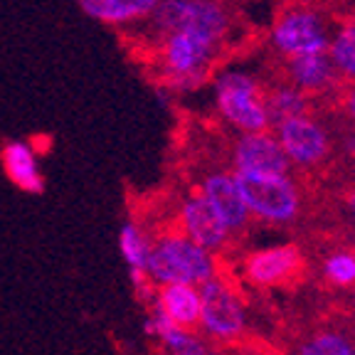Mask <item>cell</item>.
<instances>
[{
    "mask_svg": "<svg viewBox=\"0 0 355 355\" xmlns=\"http://www.w3.org/2000/svg\"><path fill=\"white\" fill-rule=\"evenodd\" d=\"M150 47L161 82L178 92H193L205 82L222 50L195 33H171L150 42Z\"/></svg>",
    "mask_w": 355,
    "mask_h": 355,
    "instance_id": "obj_1",
    "label": "cell"
},
{
    "mask_svg": "<svg viewBox=\"0 0 355 355\" xmlns=\"http://www.w3.org/2000/svg\"><path fill=\"white\" fill-rule=\"evenodd\" d=\"M232 25V12L222 0H161L144 22L150 42L171 33H195L220 47L230 40Z\"/></svg>",
    "mask_w": 355,
    "mask_h": 355,
    "instance_id": "obj_2",
    "label": "cell"
},
{
    "mask_svg": "<svg viewBox=\"0 0 355 355\" xmlns=\"http://www.w3.org/2000/svg\"><path fill=\"white\" fill-rule=\"evenodd\" d=\"M146 274L155 286L166 284H205L217 277L212 254L185 237L180 230H171L150 239Z\"/></svg>",
    "mask_w": 355,
    "mask_h": 355,
    "instance_id": "obj_3",
    "label": "cell"
},
{
    "mask_svg": "<svg viewBox=\"0 0 355 355\" xmlns=\"http://www.w3.org/2000/svg\"><path fill=\"white\" fill-rule=\"evenodd\" d=\"M215 104L220 116L242 133L269 131L264 87L242 69H227L215 77Z\"/></svg>",
    "mask_w": 355,
    "mask_h": 355,
    "instance_id": "obj_4",
    "label": "cell"
},
{
    "mask_svg": "<svg viewBox=\"0 0 355 355\" xmlns=\"http://www.w3.org/2000/svg\"><path fill=\"white\" fill-rule=\"evenodd\" d=\"M250 215L272 225L294 222L301 212V193L288 175H247L232 173Z\"/></svg>",
    "mask_w": 355,
    "mask_h": 355,
    "instance_id": "obj_5",
    "label": "cell"
},
{
    "mask_svg": "<svg viewBox=\"0 0 355 355\" xmlns=\"http://www.w3.org/2000/svg\"><path fill=\"white\" fill-rule=\"evenodd\" d=\"M274 50L284 55V60L301 55H318V52H328L331 44V33L328 25L316 10L304 6H291L274 20L272 28Z\"/></svg>",
    "mask_w": 355,
    "mask_h": 355,
    "instance_id": "obj_6",
    "label": "cell"
},
{
    "mask_svg": "<svg viewBox=\"0 0 355 355\" xmlns=\"http://www.w3.org/2000/svg\"><path fill=\"white\" fill-rule=\"evenodd\" d=\"M200 301H202V316L200 328L215 340H237L247 326L244 306L239 296L234 294L220 277H212L210 282L200 284Z\"/></svg>",
    "mask_w": 355,
    "mask_h": 355,
    "instance_id": "obj_7",
    "label": "cell"
},
{
    "mask_svg": "<svg viewBox=\"0 0 355 355\" xmlns=\"http://www.w3.org/2000/svg\"><path fill=\"white\" fill-rule=\"evenodd\" d=\"M277 141L282 144L288 163L299 168H316L331 155V133L318 119L296 116L277 126Z\"/></svg>",
    "mask_w": 355,
    "mask_h": 355,
    "instance_id": "obj_8",
    "label": "cell"
},
{
    "mask_svg": "<svg viewBox=\"0 0 355 355\" xmlns=\"http://www.w3.org/2000/svg\"><path fill=\"white\" fill-rule=\"evenodd\" d=\"M304 274L306 261L296 244H277L257 250L244 259V277L259 288L291 286Z\"/></svg>",
    "mask_w": 355,
    "mask_h": 355,
    "instance_id": "obj_9",
    "label": "cell"
},
{
    "mask_svg": "<svg viewBox=\"0 0 355 355\" xmlns=\"http://www.w3.org/2000/svg\"><path fill=\"white\" fill-rule=\"evenodd\" d=\"M291 163L272 131L242 133L232 146V173L247 175H288Z\"/></svg>",
    "mask_w": 355,
    "mask_h": 355,
    "instance_id": "obj_10",
    "label": "cell"
},
{
    "mask_svg": "<svg viewBox=\"0 0 355 355\" xmlns=\"http://www.w3.org/2000/svg\"><path fill=\"white\" fill-rule=\"evenodd\" d=\"M178 230L185 237L193 239L198 247L205 252H220L230 239V227L222 222V217L215 212V207L207 202L202 195H190L180 205V215H178Z\"/></svg>",
    "mask_w": 355,
    "mask_h": 355,
    "instance_id": "obj_11",
    "label": "cell"
},
{
    "mask_svg": "<svg viewBox=\"0 0 355 355\" xmlns=\"http://www.w3.org/2000/svg\"><path fill=\"white\" fill-rule=\"evenodd\" d=\"M198 195L210 202L215 207V212L222 217V222L232 230H242L247 222H250V210L244 205V198L239 193L237 183H234V175L227 171H212L207 173L202 180H200Z\"/></svg>",
    "mask_w": 355,
    "mask_h": 355,
    "instance_id": "obj_12",
    "label": "cell"
},
{
    "mask_svg": "<svg viewBox=\"0 0 355 355\" xmlns=\"http://www.w3.org/2000/svg\"><path fill=\"white\" fill-rule=\"evenodd\" d=\"M284 82L304 92L306 96L326 94L331 89H336V79L338 72L333 69L328 52H318V55H301L291 57L284 64Z\"/></svg>",
    "mask_w": 355,
    "mask_h": 355,
    "instance_id": "obj_13",
    "label": "cell"
},
{
    "mask_svg": "<svg viewBox=\"0 0 355 355\" xmlns=\"http://www.w3.org/2000/svg\"><path fill=\"white\" fill-rule=\"evenodd\" d=\"M155 304L178 328L193 333L200 326L202 301H200V288H195L193 284H166V286H158Z\"/></svg>",
    "mask_w": 355,
    "mask_h": 355,
    "instance_id": "obj_14",
    "label": "cell"
},
{
    "mask_svg": "<svg viewBox=\"0 0 355 355\" xmlns=\"http://www.w3.org/2000/svg\"><path fill=\"white\" fill-rule=\"evenodd\" d=\"M161 0H79L89 17L111 25V28H136L144 25Z\"/></svg>",
    "mask_w": 355,
    "mask_h": 355,
    "instance_id": "obj_15",
    "label": "cell"
},
{
    "mask_svg": "<svg viewBox=\"0 0 355 355\" xmlns=\"http://www.w3.org/2000/svg\"><path fill=\"white\" fill-rule=\"evenodd\" d=\"M0 163L3 171L25 193L40 195L44 190V178L37 163V150L25 141H8L0 150Z\"/></svg>",
    "mask_w": 355,
    "mask_h": 355,
    "instance_id": "obj_16",
    "label": "cell"
},
{
    "mask_svg": "<svg viewBox=\"0 0 355 355\" xmlns=\"http://www.w3.org/2000/svg\"><path fill=\"white\" fill-rule=\"evenodd\" d=\"M264 106L266 116H269V128H277L279 123L288 121L296 116H309L311 96L291 87L288 82H282L272 89H264Z\"/></svg>",
    "mask_w": 355,
    "mask_h": 355,
    "instance_id": "obj_17",
    "label": "cell"
},
{
    "mask_svg": "<svg viewBox=\"0 0 355 355\" xmlns=\"http://www.w3.org/2000/svg\"><path fill=\"white\" fill-rule=\"evenodd\" d=\"M328 60L338 77L355 82V20L343 25L336 35H331Z\"/></svg>",
    "mask_w": 355,
    "mask_h": 355,
    "instance_id": "obj_18",
    "label": "cell"
},
{
    "mask_svg": "<svg viewBox=\"0 0 355 355\" xmlns=\"http://www.w3.org/2000/svg\"><path fill=\"white\" fill-rule=\"evenodd\" d=\"M119 250H121L128 269H146L150 239L139 227V222H123L121 232H119Z\"/></svg>",
    "mask_w": 355,
    "mask_h": 355,
    "instance_id": "obj_19",
    "label": "cell"
},
{
    "mask_svg": "<svg viewBox=\"0 0 355 355\" xmlns=\"http://www.w3.org/2000/svg\"><path fill=\"white\" fill-rule=\"evenodd\" d=\"M321 274L333 288H355V250H336L323 259Z\"/></svg>",
    "mask_w": 355,
    "mask_h": 355,
    "instance_id": "obj_20",
    "label": "cell"
},
{
    "mask_svg": "<svg viewBox=\"0 0 355 355\" xmlns=\"http://www.w3.org/2000/svg\"><path fill=\"white\" fill-rule=\"evenodd\" d=\"M299 355H355V340L340 331H323L306 340Z\"/></svg>",
    "mask_w": 355,
    "mask_h": 355,
    "instance_id": "obj_21",
    "label": "cell"
},
{
    "mask_svg": "<svg viewBox=\"0 0 355 355\" xmlns=\"http://www.w3.org/2000/svg\"><path fill=\"white\" fill-rule=\"evenodd\" d=\"M175 355H210V350L205 348V343H202V340H198L195 336H190V338L185 340V345L178 350Z\"/></svg>",
    "mask_w": 355,
    "mask_h": 355,
    "instance_id": "obj_22",
    "label": "cell"
},
{
    "mask_svg": "<svg viewBox=\"0 0 355 355\" xmlns=\"http://www.w3.org/2000/svg\"><path fill=\"white\" fill-rule=\"evenodd\" d=\"M343 109L345 114H348V119L355 123V84H350L348 89H345V94H343Z\"/></svg>",
    "mask_w": 355,
    "mask_h": 355,
    "instance_id": "obj_23",
    "label": "cell"
},
{
    "mask_svg": "<svg viewBox=\"0 0 355 355\" xmlns=\"http://www.w3.org/2000/svg\"><path fill=\"white\" fill-rule=\"evenodd\" d=\"M343 205H345V212H348V217L355 222V185L343 195Z\"/></svg>",
    "mask_w": 355,
    "mask_h": 355,
    "instance_id": "obj_24",
    "label": "cell"
},
{
    "mask_svg": "<svg viewBox=\"0 0 355 355\" xmlns=\"http://www.w3.org/2000/svg\"><path fill=\"white\" fill-rule=\"evenodd\" d=\"M345 148H348V153H350V158L355 161V133L350 136L348 141H345Z\"/></svg>",
    "mask_w": 355,
    "mask_h": 355,
    "instance_id": "obj_25",
    "label": "cell"
},
{
    "mask_svg": "<svg viewBox=\"0 0 355 355\" xmlns=\"http://www.w3.org/2000/svg\"><path fill=\"white\" fill-rule=\"evenodd\" d=\"M353 309H355V288H353Z\"/></svg>",
    "mask_w": 355,
    "mask_h": 355,
    "instance_id": "obj_26",
    "label": "cell"
}]
</instances>
